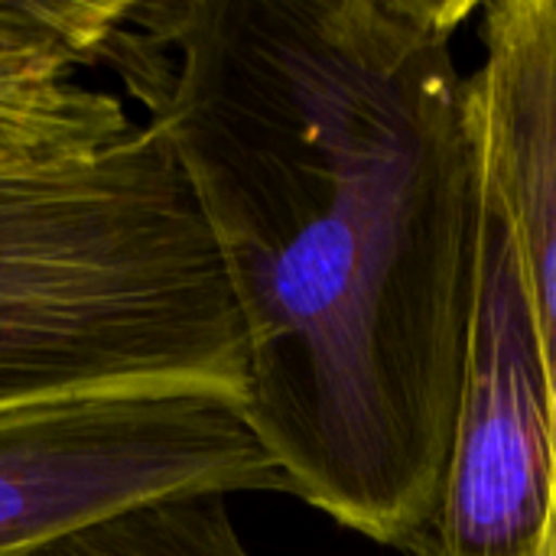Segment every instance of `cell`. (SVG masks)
Masks as SVG:
<instances>
[{
  "instance_id": "obj_7",
  "label": "cell",
  "mask_w": 556,
  "mask_h": 556,
  "mask_svg": "<svg viewBox=\"0 0 556 556\" xmlns=\"http://www.w3.org/2000/svg\"><path fill=\"white\" fill-rule=\"evenodd\" d=\"M39 556H254L228 511V495L199 492L163 498L81 534Z\"/></svg>"
},
{
  "instance_id": "obj_2",
  "label": "cell",
  "mask_w": 556,
  "mask_h": 556,
  "mask_svg": "<svg viewBox=\"0 0 556 556\" xmlns=\"http://www.w3.org/2000/svg\"><path fill=\"white\" fill-rule=\"evenodd\" d=\"M114 391L244 407L218 254L147 121L91 156L0 166V410Z\"/></svg>"
},
{
  "instance_id": "obj_1",
  "label": "cell",
  "mask_w": 556,
  "mask_h": 556,
  "mask_svg": "<svg viewBox=\"0 0 556 556\" xmlns=\"http://www.w3.org/2000/svg\"><path fill=\"white\" fill-rule=\"evenodd\" d=\"M472 0H124L127 101L195 199L244 342V420L300 502L424 556L485 218Z\"/></svg>"
},
{
  "instance_id": "obj_6",
  "label": "cell",
  "mask_w": 556,
  "mask_h": 556,
  "mask_svg": "<svg viewBox=\"0 0 556 556\" xmlns=\"http://www.w3.org/2000/svg\"><path fill=\"white\" fill-rule=\"evenodd\" d=\"M124 0H0V166L91 156L140 117L98 85Z\"/></svg>"
},
{
  "instance_id": "obj_3",
  "label": "cell",
  "mask_w": 556,
  "mask_h": 556,
  "mask_svg": "<svg viewBox=\"0 0 556 556\" xmlns=\"http://www.w3.org/2000/svg\"><path fill=\"white\" fill-rule=\"evenodd\" d=\"M199 492L293 495L235 397L114 391L0 410V556Z\"/></svg>"
},
{
  "instance_id": "obj_4",
  "label": "cell",
  "mask_w": 556,
  "mask_h": 556,
  "mask_svg": "<svg viewBox=\"0 0 556 556\" xmlns=\"http://www.w3.org/2000/svg\"><path fill=\"white\" fill-rule=\"evenodd\" d=\"M556 489L554 410L508 222L485 182L463 397L424 556H544Z\"/></svg>"
},
{
  "instance_id": "obj_5",
  "label": "cell",
  "mask_w": 556,
  "mask_h": 556,
  "mask_svg": "<svg viewBox=\"0 0 556 556\" xmlns=\"http://www.w3.org/2000/svg\"><path fill=\"white\" fill-rule=\"evenodd\" d=\"M482 13L485 62L469 78L485 182L518 248L556 440V0H495ZM544 556H556V489Z\"/></svg>"
}]
</instances>
